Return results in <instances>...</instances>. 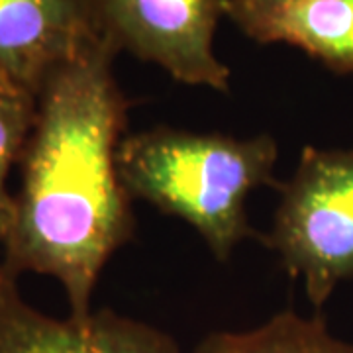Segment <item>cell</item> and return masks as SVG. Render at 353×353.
<instances>
[{
    "label": "cell",
    "mask_w": 353,
    "mask_h": 353,
    "mask_svg": "<svg viewBox=\"0 0 353 353\" xmlns=\"http://www.w3.org/2000/svg\"><path fill=\"white\" fill-rule=\"evenodd\" d=\"M116 55L101 38L43 85L2 243L4 271L55 279L73 318L90 316L104 265L134 234V199L118 171L128 101L114 75Z\"/></svg>",
    "instance_id": "cell-1"
},
{
    "label": "cell",
    "mask_w": 353,
    "mask_h": 353,
    "mask_svg": "<svg viewBox=\"0 0 353 353\" xmlns=\"http://www.w3.org/2000/svg\"><path fill=\"white\" fill-rule=\"evenodd\" d=\"M277 141L269 134L234 138L157 126L124 136L118 171L128 194L192 226L218 261L248 238L245 204L275 185Z\"/></svg>",
    "instance_id": "cell-2"
},
{
    "label": "cell",
    "mask_w": 353,
    "mask_h": 353,
    "mask_svg": "<svg viewBox=\"0 0 353 353\" xmlns=\"http://www.w3.org/2000/svg\"><path fill=\"white\" fill-rule=\"evenodd\" d=\"M265 243L316 310L353 279V150L304 148Z\"/></svg>",
    "instance_id": "cell-3"
},
{
    "label": "cell",
    "mask_w": 353,
    "mask_h": 353,
    "mask_svg": "<svg viewBox=\"0 0 353 353\" xmlns=\"http://www.w3.org/2000/svg\"><path fill=\"white\" fill-rule=\"evenodd\" d=\"M99 32L116 51L159 65L179 83L230 90L214 51L222 0H92Z\"/></svg>",
    "instance_id": "cell-4"
},
{
    "label": "cell",
    "mask_w": 353,
    "mask_h": 353,
    "mask_svg": "<svg viewBox=\"0 0 353 353\" xmlns=\"http://www.w3.org/2000/svg\"><path fill=\"white\" fill-rule=\"evenodd\" d=\"M101 38L92 0H0V79L39 97Z\"/></svg>",
    "instance_id": "cell-5"
},
{
    "label": "cell",
    "mask_w": 353,
    "mask_h": 353,
    "mask_svg": "<svg viewBox=\"0 0 353 353\" xmlns=\"http://www.w3.org/2000/svg\"><path fill=\"white\" fill-rule=\"evenodd\" d=\"M0 353H181L176 341L152 324L92 310L87 318L57 320L20 296L16 279L0 290Z\"/></svg>",
    "instance_id": "cell-6"
},
{
    "label": "cell",
    "mask_w": 353,
    "mask_h": 353,
    "mask_svg": "<svg viewBox=\"0 0 353 353\" xmlns=\"http://www.w3.org/2000/svg\"><path fill=\"white\" fill-rule=\"evenodd\" d=\"M222 14L257 43H287L353 75V0H222Z\"/></svg>",
    "instance_id": "cell-7"
},
{
    "label": "cell",
    "mask_w": 353,
    "mask_h": 353,
    "mask_svg": "<svg viewBox=\"0 0 353 353\" xmlns=\"http://www.w3.org/2000/svg\"><path fill=\"white\" fill-rule=\"evenodd\" d=\"M194 353H353V341L334 336L320 314L285 310L257 328L214 332Z\"/></svg>",
    "instance_id": "cell-8"
},
{
    "label": "cell",
    "mask_w": 353,
    "mask_h": 353,
    "mask_svg": "<svg viewBox=\"0 0 353 353\" xmlns=\"http://www.w3.org/2000/svg\"><path fill=\"white\" fill-rule=\"evenodd\" d=\"M38 114V97L0 79V243L8 238L16 216V196L8 175L22 161Z\"/></svg>",
    "instance_id": "cell-9"
},
{
    "label": "cell",
    "mask_w": 353,
    "mask_h": 353,
    "mask_svg": "<svg viewBox=\"0 0 353 353\" xmlns=\"http://www.w3.org/2000/svg\"><path fill=\"white\" fill-rule=\"evenodd\" d=\"M10 279V275L4 271V267H2V261H0V290H2V287H4V283Z\"/></svg>",
    "instance_id": "cell-10"
}]
</instances>
